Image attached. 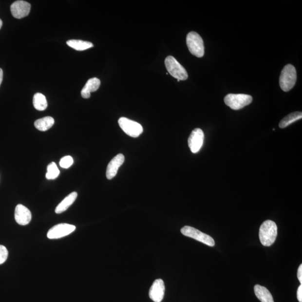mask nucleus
Listing matches in <instances>:
<instances>
[{
	"label": "nucleus",
	"mask_w": 302,
	"mask_h": 302,
	"mask_svg": "<svg viewBox=\"0 0 302 302\" xmlns=\"http://www.w3.org/2000/svg\"><path fill=\"white\" fill-rule=\"evenodd\" d=\"M278 227L276 224L271 220H267L260 226L259 239L264 246H270L276 240Z\"/></svg>",
	"instance_id": "obj_1"
},
{
	"label": "nucleus",
	"mask_w": 302,
	"mask_h": 302,
	"mask_svg": "<svg viewBox=\"0 0 302 302\" xmlns=\"http://www.w3.org/2000/svg\"><path fill=\"white\" fill-rule=\"evenodd\" d=\"M297 81V71L293 65H286L282 71L279 84L281 88L285 92H288L292 89Z\"/></svg>",
	"instance_id": "obj_2"
},
{
	"label": "nucleus",
	"mask_w": 302,
	"mask_h": 302,
	"mask_svg": "<svg viewBox=\"0 0 302 302\" xmlns=\"http://www.w3.org/2000/svg\"><path fill=\"white\" fill-rule=\"evenodd\" d=\"M225 104L233 110H240L241 109L250 104L252 97L250 95L243 94H229L224 99Z\"/></svg>",
	"instance_id": "obj_3"
},
{
	"label": "nucleus",
	"mask_w": 302,
	"mask_h": 302,
	"mask_svg": "<svg viewBox=\"0 0 302 302\" xmlns=\"http://www.w3.org/2000/svg\"><path fill=\"white\" fill-rule=\"evenodd\" d=\"M187 44L192 55L201 58L205 55V45L202 37L197 33L191 32L187 37Z\"/></svg>",
	"instance_id": "obj_4"
},
{
	"label": "nucleus",
	"mask_w": 302,
	"mask_h": 302,
	"mask_svg": "<svg viewBox=\"0 0 302 302\" xmlns=\"http://www.w3.org/2000/svg\"><path fill=\"white\" fill-rule=\"evenodd\" d=\"M165 63L169 73L172 77L177 79V80L184 81L188 78L186 70L173 57L171 56L167 57L165 59Z\"/></svg>",
	"instance_id": "obj_5"
},
{
	"label": "nucleus",
	"mask_w": 302,
	"mask_h": 302,
	"mask_svg": "<svg viewBox=\"0 0 302 302\" xmlns=\"http://www.w3.org/2000/svg\"><path fill=\"white\" fill-rule=\"evenodd\" d=\"M181 232L184 236L192 238L201 243L205 244L208 246L213 247L215 241L212 237L206 233L199 231L198 229L190 226H185L181 229Z\"/></svg>",
	"instance_id": "obj_6"
},
{
	"label": "nucleus",
	"mask_w": 302,
	"mask_h": 302,
	"mask_svg": "<svg viewBox=\"0 0 302 302\" xmlns=\"http://www.w3.org/2000/svg\"><path fill=\"white\" fill-rule=\"evenodd\" d=\"M118 123L124 133L132 137L137 138L143 133L142 126L135 121L122 117L119 118Z\"/></svg>",
	"instance_id": "obj_7"
},
{
	"label": "nucleus",
	"mask_w": 302,
	"mask_h": 302,
	"mask_svg": "<svg viewBox=\"0 0 302 302\" xmlns=\"http://www.w3.org/2000/svg\"><path fill=\"white\" fill-rule=\"evenodd\" d=\"M76 229L74 225L67 224H60L53 226L47 233V237L50 239H58L60 238L69 235Z\"/></svg>",
	"instance_id": "obj_8"
},
{
	"label": "nucleus",
	"mask_w": 302,
	"mask_h": 302,
	"mask_svg": "<svg viewBox=\"0 0 302 302\" xmlns=\"http://www.w3.org/2000/svg\"><path fill=\"white\" fill-rule=\"evenodd\" d=\"M205 134L200 128H195L191 132L188 139V145L191 152L196 153L201 149L203 144Z\"/></svg>",
	"instance_id": "obj_9"
},
{
	"label": "nucleus",
	"mask_w": 302,
	"mask_h": 302,
	"mask_svg": "<svg viewBox=\"0 0 302 302\" xmlns=\"http://www.w3.org/2000/svg\"><path fill=\"white\" fill-rule=\"evenodd\" d=\"M31 9V5L25 1H15L10 6L11 13L13 16L18 19L27 17Z\"/></svg>",
	"instance_id": "obj_10"
},
{
	"label": "nucleus",
	"mask_w": 302,
	"mask_h": 302,
	"mask_svg": "<svg viewBox=\"0 0 302 302\" xmlns=\"http://www.w3.org/2000/svg\"><path fill=\"white\" fill-rule=\"evenodd\" d=\"M165 290L164 281L161 279H156L150 288V298L154 302H161L164 297Z\"/></svg>",
	"instance_id": "obj_11"
},
{
	"label": "nucleus",
	"mask_w": 302,
	"mask_h": 302,
	"mask_svg": "<svg viewBox=\"0 0 302 302\" xmlns=\"http://www.w3.org/2000/svg\"><path fill=\"white\" fill-rule=\"evenodd\" d=\"M15 219L19 225H27L31 221L32 213L26 207L18 205L15 208Z\"/></svg>",
	"instance_id": "obj_12"
},
{
	"label": "nucleus",
	"mask_w": 302,
	"mask_h": 302,
	"mask_svg": "<svg viewBox=\"0 0 302 302\" xmlns=\"http://www.w3.org/2000/svg\"><path fill=\"white\" fill-rule=\"evenodd\" d=\"M124 160H125V157L123 154H118L109 162L107 169V173H106V176H107L108 179L111 180L114 178L116 175L119 168L123 164Z\"/></svg>",
	"instance_id": "obj_13"
},
{
	"label": "nucleus",
	"mask_w": 302,
	"mask_h": 302,
	"mask_svg": "<svg viewBox=\"0 0 302 302\" xmlns=\"http://www.w3.org/2000/svg\"><path fill=\"white\" fill-rule=\"evenodd\" d=\"M100 84L101 82L99 78L95 77L89 79L81 90L82 97L84 99H89L91 93L95 92L99 89Z\"/></svg>",
	"instance_id": "obj_14"
},
{
	"label": "nucleus",
	"mask_w": 302,
	"mask_h": 302,
	"mask_svg": "<svg viewBox=\"0 0 302 302\" xmlns=\"http://www.w3.org/2000/svg\"><path fill=\"white\" fill-rule=\"evenodd\" d=\"M77 197L76 192H73L72 193L66 196V197L60 202L58 206L56 207L55 212L57 214H60L65 211L73 205Z\"/></svg>",
	"instance_id": "obj_15"
},
{
	"label": "nucleus",
	"mask_w": 302,
	"mask_h": 302,
	"mask_svg": "<svg viewBox=\"0 0 302 302\" xmlns=\"http://www.w3.org/2000/svg\"><path fill=\"white\" fill-rule=\"evenodd\" d=\"M255 295L262 302H274L273 296L265 287L256 285L254 286Z\"/></svg>",
	"instance_id": "obj_16"
},
{
	"label": "nucleus",
	"mask_w": 302,
	"mask_h": 302,
	"mask_svg": "<svg viewBox=\"0 0 302 302\" xmlns=\"http://www.w3.org/2000/svg\"><path fill=\"white\" fill-rule=\"evenodd\" d=\"M67 44L74 50L82 51L94 47L92 43L81 40H70L67 41Z\"/></svg>",
	"instance_id": "obj_17"
},
{
	"label": "nucleus",
	"mask_w": 302,
	"mask_h": 302,
	"mask_svg": "<svg viewBox=\"0 0 302 302\" xmlns=\"http://www.w3.org/2000/svg\"><path fill=\"white\" fill-rule=\"evenodd\" d=\"M54 123L55 120L52 117L46 116L37 120L35 123V126L37 130L44 132L50 130L54 126Z\"/></svg>",
	"instance_id": "obj_18"
},
{
	"label": "nucleus",
	"mask_w": 302,
	"mask_h": 302,
	"mask_svg": "<svg viewBox=\"0 0 302 302\" xmlns=\"http://www.w3.org/2000/svg\"><path fill=\"white\" fill-rule=\"evenodd\" d=\"M33 105L38 111H45L48 107L46 97L42 94H36L33 97Z\"/></svg>",
	"instance_id": "obj_19"
},
{
	"label": "nucleus",
	"mask_w": 302,
	"mask_h": 302,
	"mask_svg": "<svg viewBox=\"0 0 302 302\" xmlns=\"http://www.w3.org/2000/svg\"><path fill=\"white\" fill-rule=\"evenodd\" d=\"M302 112H297L290 113V114L284 117V118L281 121L280 123H279V127L281 128H285L293 123L296 122V121L302 119Z\"/></svg>",
	"instance_id": "obj_20"
},
{
	"label": "nucleus",
	"mask_w": 302,
	"mask_h": 302,
	"mask_svg": "<svg viewBox=\"0 0 302 302\" xmlns=\"http://www.w3.org/2000/svg\"><path fill=\"white\" fill-rule=\"evenodd\" d=\"M59 173L60 171L57 166L53 162L48 166L47 172L45 177L48 180H54L59 176Z\"/></svg>",
	"instance_id": "obj_21"
},
{
	"label": "nucleus",
	"mask_w": 302,
	"mask_h": 302,
	"mask_svg": "<svg viewBox=\"0 0 302 302\" xmlns=\"http://www.w3.org/2000/svg\"><path fill=\"white\" fill-rule=\"evenodd\" d=\"M74 163L73 158L70 156L64 157L60 160L59 165L63 169H68L73 165Z\"/></svg>",
	"instance_id": "obj_22"
},
{
	"label": "nucleus",
	"mask_w": 302,
	"mask_h": 302,
	"mask_svg": "<svg viewBox=\"0 0 302 302\" xmlns=\"http://www.w3.org/2000/svg\"><path fill=\"white\" fill-rule=\"evenodd\" d=\"M8 257V251L7 248L2 245H0V265L4 263Z\"/></svg>",
	"instance_id": "obj_23"
},
{
	"label": "nucleus",
	"mask_w": 302,
	"mask_h": 302,
	"mask_svg": "<svg viewBox=\"0 0 302 302\" xmlns=\"http://www.w3.org/2000/svg\"><path fill=\"white\" fill-rule=\"evenodd\" d=\"M297 296L298 298V301L300 302H302V285L301 284L299 287H298L297 292Z\"/></svg>",
	"instance_id": "obj_24"
},
{
	"label": "nucleus",
	"mask_w": 302,
	"mask_h": 302,
	"mask_svg": "<svg viewBox=\"0 0 302 302\" xmlns=\"http://www.w3.org/2000/svg\"><path fill=\"white\" fill-rule=\"evenodd\" d=\"M297 277L298 280L301 283V284H302V265H300L299 268H298V272H297Z\"/></svg>",
	"instance_id": "obj_25"
},
{
	"label": "nucleus",
	"mask_w": 302,
	"mask_h": 302,
	"mask_svg": "<svg viewBox=\"0 0 302 302\" xmlns=\"http://www.w3.org/2000/svg\"><path fill=\"white\" fill-rule=\"evenodd\" d=\"M3 80V71L1 69H0V86L1 85V83Z\"/></svg>",
	"instance_id": "obj_26"
},
{
	"label": "nucleus",
	"mask_w": 302,
	"mask_h": 302,
	"mask_svg": "<svg viewBox=\"0 0 302 302\" xmlns=\"http://www.w3.org/2000/svg\"><path fill=\"white\" fill-rule=\"evenodd\" d=\"M2 26V21L1 20V19H0V29H1Z\"/></svg>",
	"instance_id": "obj_27"
}]
</instances>
